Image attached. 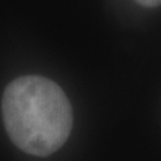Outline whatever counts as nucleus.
<instances>
[{
	"label": "nucleus",
	"mask_w": 161,
	"mask_h": 161,
	"mask_svg": "<svg viewBox=\"0 0 161 161\" xmlns=\"http://www.w3.org/2000/svg\"><path fill=\"white\" fill-rule=\"evenodd\" d=\"M2 115L9 137L30 155L46 157L69 139L73 112L67 96L51 79L21 76L6 86Z\"/></svg>",
	"instance_id": "obj_1"
},
{
	"label": "nucleus",
	"mask_w": 161,
	"mask_h": 161,
	"mask_svg": "<svg viewBox=\"0 0 161 161\" xmlns=\"http://www.w3.org/2000/svg\"><path fill=\"white\" fill-rule=\"evenodd\" d=\"M139 5L146 6V8H155L161 5V0H136Z\"/></svg>",
	"instance_id": "obj_2"
}]
</instances>
